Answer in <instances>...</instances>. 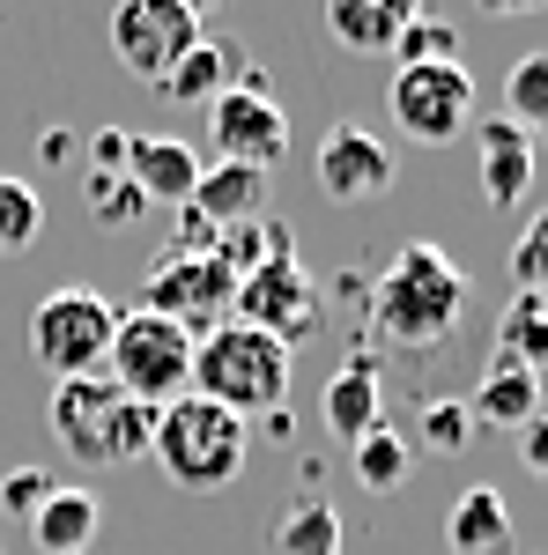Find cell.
Returning <instances> with one entry per match:
<instances>
[{
	"label": "cell",
	"mask_w": 548,
	"mask_h": 555,
	"mask_svg": "<svg viewBox=\"0 0 548 555\" xmlns=\"http://www.w3.org/2000/svg\"><path fill=\"white\" fill-rule=\"evenodd\" d=\"M75 149H82V141H75L67 127H44V133H38V156H44V164H67Z\"/></svg>",
	"instance_id": "obj_34"
},
{
	"label": "cell",
	"mask_w": 548,
	"mask_h": 555,
	"mask_svg": "<svg viewBox=\"0 0 548 555\" xmlns=\"http://www.w3.org/2000/svg\"><path fill=\"white\" fill-rule=\"evenodd\" d=\"M230 297H238V274L215 253H164L149 267V282H141V311L186 326L193 341H201V326H215L230 311Z\"/></svg>",
	"instance_id": "obj_8"
},
{
	"label": "cell",
	"mask_w": 548,
	"mask_h": 555,
	"mask_svg": "<svg viewBox=\"0 0 548 555\" xmlns=\"http://www.w3.org/2000/svg\"><path fill=\"white\" fill-rule=\"evenodd\" d=\"M467 319V267L430 237H408L371 297V334L393 348H445Z\"/></svg>",
	"instance_id": "obj_1"
},
{
	"label": "cell",
	"mask_w": 548,
	"mask_h": 555,
	"mask_svg": "<svg viewBox=\"0 0 548 555\" xmlns=\"http://www.w3.org/2000/svg\"><path fill=\"white\" fill-rule=\"evenodd\" d=\"M474 156H482V201L489 208H519L534 193V141L511 127L505 112L474 127Z\"/></svg>",
	"instance_id": "obj_13"
},
{
	"label": "cell",
	"mask_w": 548,
	"mask_h": 555,
	"mask_svg": "<svg viewBox=\"0 0 548 555\" xmlns=\"http://www.w3.org/2000/svg\"><path fill=\"white\" fill-rule=\"evenodd\" d=\"M52 437H60L67 460H82V467H133V460H149L156 408L127 400L104 371H89V378H67L52 392Z\"/></svg>",
	"instance_id": "obj_3"
},
{
	"label": "cell",
	"mask_w": 548,
	"mask_h": 555,
	"mask_svg": "<svg viewBox=\"0 0 548 555\" xmlns=\"http://www.w3.org/2000/svg\"><path fill=\"white\" fill-rule=\"evenodd\" d=\"M52 489H60V481H52L44 467H15L8 481H0V512H8V518H30Z\"/></svg>",
	"instance_id": "obj_31"
},
{
	"label": "cell",
	"mask_w": 548,
	"mask_h": 555,
	"mask_svg": "<svg viewBox=\"0 0 548 555\" xmlns=\"http://www.w3.org/2000/svg\"><path fill=\"white\" fill-rule=\"evenodd\" d=\"M104 378L119 385L127 400H141V408H170V400L193 392V334L156 319V311H119Z\"/></svg>",
	"instance_id": "obj_6"
},
{
	"label": "cell",
	"mask_w": 548,
	"mask_h": 555,
	"mask_svg": "<svg viewBox=\"0 0 548 555\" xmlns=\"http://www.w3.org/2000/svg\"><path fill=\"white\" fill-rule=\"evenodd\" d=\"M82 208L97 215V230H133V222L149 215V193H141L127 171H89L82 178Z\"/></svg>",
	"instance_id": "obj_26"
},
{
	"label": "cell",
	"mask_w": 548,
	"mask_h": 555,
	"mask_svg": "<svg viewBox=\"0 0 548 555\" xmlns=\"http://www.w3.org/2000/svg\"><path fill=\"white\" fill-rule=\"evenodd\" d=\"M112 334H119V304L89 282H67V289L38 297V311H30V363L52 385L89 378V371H104Z\"/></svg>",
	"instance_id": "obj_5"
},
{
	"label": "cell",
	"mask_w": 548,
	"mask_h": 555,
	"mask_svg": "<svg viewBox=\"0 0 548 555\" xmlns=\"http://www.w3.org/2000/svg\"><path fill=\"white\" fill-rule=\"evenodd\" d=\"M379 400H385V392H379V356H371V348H356V356H348V371H334V378H327L319 415H327V429H334V437H348V444H356V437H371V429L385 423Z\"/></svg>",
	"instance_id": "obj_15"
},
{
	"label": "cell",
	"mask_w": 548,
	"mask_h": 555,
	"mask_svg": "<svg viewBox=\"0 0 548 555\" xmlns=\"http://www.w3.org/2000/svg\"><path fill=\"white\" fill-rule=\"evenodd\" d=\"M193 44H201V15H186V0H119L112 8V60L133 82H164Z\"/></svg>",
	"instance_id": "obj_9"
},
{
	"label": "cell",
	"mask_w": 548,
	"mask_h": 555,
	"mask_svg": "<svg viewBox=\"0 0 548 555\" xmlns=\"http://www.w3.org/2000/svg\"><path fill=\"white\" fill-rule=\"evenodd\" d=\"M385 112L393 127L422 141V149H445L474 127V75L460 60H437V67H393V89H385Z\"/></svg>",
	"instance_id": "obj_7"
},
{
	"label": "cell",
	"mask_w": 548,
	"mask_h": 555,
	"mask_svg": "<svg viewBox=\"0 0 548 555\" xmlns=\"http://www.w3.org/2000/svg\"><path fill=\"white\" fill-rule=\"evenodd\" d=\"M149 452H156V467H164L178 489L208 496V489H230V481L245 474L253 429L238 423L230 408H215V400H201V392H186V400L156 408V437H149Z\"/></svg>",
	"instance_id": "obj_4"
},
{
	"label": "cell",
	"mask_w": 548,
	"mask_h": 555,
	"mask_svg": "<svg viewBox=\"0 0 548 555\" xmlns=\"http://www.w3.org/2000/svg\"><path fill=\"white\" fill-rule=\"evenodd\" d=\"M519 460H526V474H534V481H548V408L519 429Z\"/></svg>",
	"instance_id": "obj_32"
},
{
	"label": "cell",
	"mask_w": 548,
	"mask_h": 555,
	"mask_svg": "<svg viewBox=\"0 0 548 555\" xmlns=\"http://www.w3.org/2000/svg\"><path fill=\"white\" fill-rule=\"evenodd\" d=\"M511 282H519L526 297H548V208L519 230V245H511Z\"/></svg>",
	"instance_id": "obj_29"
},
{
	"label": "cell",
	"mask_w": 548,
	"mask_h": 555,
	"mask_svg": "<svg viewBox=\"0 0 548 555\" xmlns=\"http://www.w3.org/2000/svg\"><path fill=\"white\" fill-rule=\"evenodd\" d=\"M259 208H267V171H245V164H208L201 185H193V201H186V215L208 222L215 237L230 222H253Z\"/></svg>",
	"instance_id": "obj_16"
},
{
	"label": "cell",
	"mask_w": 548,
	"mask_h": 555,
	"mask_svg": "<svg viewBox=\"0 0 548 555\" xmlns=\"http://www.w3.org/2000/svg\"><path fill=\"white\" fill-rule=\"evenodd\" d=\"M170 96V104H193V112H208L215 96H222V89H230V44H193V52H186V60H178V67H170L164 82H156Z\"/></svg>",
	"instance_id": "obj_23"
},
{
	"label": "cell",
	"mask_w": 548,
	"mask_h": 555,
	"mask_svg": "<svg viewBox=\"0 0 548 555\" xmlns=\"http://www.w3.org/2000/svg\"><path fill=\"white\" fill-rule=\"evenodd\" d=\"M467 415H474V429H526L541 415V378L519 371V363H489V378L474 385Z\"/></svg>",
	"instance_id": "obj_20"
},
{
	"label": "cell",
	"mask_w": 548,
	"mask_h": 555,
	"mask_svg": "<svg viewBox=\"0 0 548 555\" xmlns=\"http://www.w3.org/2000/svg\"><path fill=\"white\" fill-rule=\"evenodd\" d=\"M208 8H222V0H186V15H208Z\"/></svg>",
	"instance_id": "obj_36"
},
{
	"label": "cell",
	"mask_w": 548,
	"mask_h": 555,
	"mask_svg": "<svg viewBox=\"0 0 548 555\" xmlns=\"http://www.w3.org/2000/svg\"><path fill=\"white\" fill-rule=\"evenodd\" d=\"M201 171H208V164H201L186 141H156V133H133L127 141V178L149 201H178V208H186L193 185H201Z\"/></svg>",
	"instance_id": "obj_17"
},
{
	"label": "cell",
	"mask_w": 548,
	"mask_h": 555,
	"mask_svg": "<svg viewBox=\"0 0 548 555\" xmlns=\"http://www.w3.org/2000/svg\"><path fill=\"white\" fill-rule=\"evenodd\" d=\"M208 141L222 164H245V171H267L290 156V112L259 89V75H245L238 89H222L208 104Z\"/></svg>",
	"instance_id": "obj_10"
},
{
	"label": "cell",
	"mask_w": 548,
	"mask_h": 555,
	"mask_svg": "<svg viewBox=\"0 0 548 555\" xmlns=\"http://www.w3.org/2000/svg\"><path fill=\"white\" fill-rule=\"evenodd\" d=\"M0 555H8V541H0Z\"/></svg>",
	"instance_id": "obj_37"
},
{
	"label": "cell",
	"mask_w": 548,
	"mask_h": 555,
	"mask_svg": "<svg viewBox=\"0 0 548 555\" xmlns=\"http://www.w3.org/2000/svg\"><path fill=\"white\" fill-rule=\"evenodd\" d=\"M416 15L422 0H327V30L341 52H393Z\"/></svg>",
	"instance_id": "obj_18"
},
{
	"label": "cell",
	"mask_w": 548,
	"mask_h": 555,
	"mask_svg": "<svg viewBox=\"0 0 548 555\" xmlns=\"http://www.w3.org/2000/svg\"><path fill=\"white\" fill-rule=\"evenodd\" d=\"M416 474V452H408V437L400 429H371V437H356V481L371 489V496H385V489H400Z\"/></svg>",
	"instance_id": "obj_25"
},
{
	"label": "cell",
	"mask_w": 548,
	"mask_h": 555,
	"mask_svg": "<svg viewBox=\"0 0 548 555\" xmlns=\"http://www.w3.org/2000/svg\"><path fill=\"white\" fill-rule=\"evenodd\" d=\"M467 437H474V415H467V400H430V408H422V444H437V452H460Z\"/></svg>",
	"instance_id": "obj_30"
},
{
	"label": "cell",
	"mask_w": 548,
	"mask_h": 555,
	"mask_svg": "<svg viewBox=\"0 0 548 555\" xmlns=\"http://www.w3.org/2000/svg\"><path fill=\"white\" fill-rule=\"evenodd\" d=\"M267 548L275 555H341V512L334 504H296V512L275 518Z\"/></svg>",
	"instance_id": "obj_24"
},
{
	"label": "cell",
	"mask_w": 548,
	"mask_h": 555,
	"mask_svg": "<svg viewBox=\"0 0 548 555\" xmlns=\"http://www.w3.org/2000/svg\"><path fill=\"white\" fill-rule=\"evenodd\" d=\"M497 363H519V371H548V297H519L505 304V319H497Z\"/></svg>",
	"instance_id": "obj_21"
},
{
	"label": "cell",
	"mask_w": 548,
	"mask_h": 555,
	"mask_svg": "<svg viewBox=\"0 0 548 555\" xmlns=\"http://www.w3.org/2000/svg\"><path fill=\"white\" fill-rule=\"evenodd\" d=\"M193 392L215 400V408H230L238 423L275 415L290 400V348L275 334H259V326H238V319L208 326L193 341Z\"/></svg>",
	"instance_id": "obj_2"
},
{
	"label": "cell",
	"mask_w": 548,
	"mask_h": 555,
	"mask_svg": "<svg viewBox=\"0 0 548 555\" xmlns=\"http://www.w3.org/2000/svg\"><path fill=\"white\" fill-rule=\"evenodd\" d=\"M127 127H104L97 141H89V171H127Z\"/></svg>",
	"instance_id": "obj_33"
},
{
	"label": "cell",
	"mask_w": 548,
	"mask_h": 555,
	"mask_svg": "<svg viewBox=\"0 0 548 555\" xmlns=\"http://www.w3.org/2000/svg\"><path fill=\"white\" fill-rule=\"evenodd\" d=\"M23 526H30L38 555H89L97 533H104V504H97V489H67V481H60Z\"/></svg>",
	"instance_id": "obj_14"
},
{
	"label": "cell",
	"mask_w": 548,
	"mask_h": 555,
	"mask_svg": "<svg viewBox=\"0 0 548 555\" xmlns=\"http://www.w3.org/2000/svg\"><path fill=\"white\" fill-rule=\"evenodd\" d=\"M311 171H319V193L327 201H379V193H393V149L364 127H334L319 141V164Z\"/></svg>",
	"instance_id": "obj_12"
},
{
	"label": "cell",
	"mask_w": 548,
	"mask_h": 555,
	"mask_svg": "<svg viewBox=\"0 0 548 555\" xmlns=\"http://www.w3.org/2000/svg\"><path fill=\"white\" fill-rule=\"evenodd\" d=\"M38 230H44L38 185H23V178H0V259L30 253V245H38Z\"/></svg>",
	"instance_id": "obj_27"
},
{
	"label": "cell",
	"mask_w": 548,
	"mask_h": 555,
	"mask_svg": "<svg viewBox=\"0 0 548 555\" xmlns=\"http://www.w3.org/2000/svg\"><path fill=\"white\" fill-rule=\"evenodd\" d=\"M437 60H460V30L437 23V15H416L393 44V67H437Z\"/></svg>",
	"instance_id": "obj_28"
},
{
	"label": "cell",
	"mask_w": 548,
	"mask_h": 555,
	"mask_svg": "<svg viewBox=\"0 0 548 555\" xmlns=\"http://www.w3.org/2000/svg\"><path fill=\"white\" fill-rule=\"evenodd\" d=\"M445 548L453 555H511V504L489 481H474L460 504L445 512Z\"/></svg>",
	"instance_id": "obj_19"
},
{
	"label": "cell",
	"mask_w": 548,
	"mask_h": 555,
	"mask_svg": "<svg viewBox=\"0 0 548 555\" xmlns=\"http://www.w3.org/2000/svg\"><path fill=\"white\" fill-rule=\"evenodd\" d=\"M482 15H497V23H511V15H541L548 0H474Z\"/></svg>",
	"instance_id": "obj_35"
},
{
	"label": "cell",
	"mask_w": 548,
	"mask_h": 555,
	"mask_svg": "<svg viewBox=\"0 0 548 555\" xmlns=\"http://www.w3.org/2000/svg\"><path fill=\"white\" fill-rule=\"evenodd\" d=\"M505 119L526 141H548V52H519L505 67Z\"/></svg>",
	"instance_id": "obj_22"
},
{
	"label": "cell",
	"mask_w": 548,
	"mask_h": 555,
	"mask_svg": "<svg viewBox=\"0 0 548 555\" xmlns=\"http://www.w3.org/2000/svg\"><path fill=\"white\" fill-rule=\"evenodd\" d=\"M230 311H238V326H259L282 348H296V341H311V326H319V282L296 259H267L253 274H238Z\"/></svg>",
	"instance_id": "obj_11"
}]
</instances>
